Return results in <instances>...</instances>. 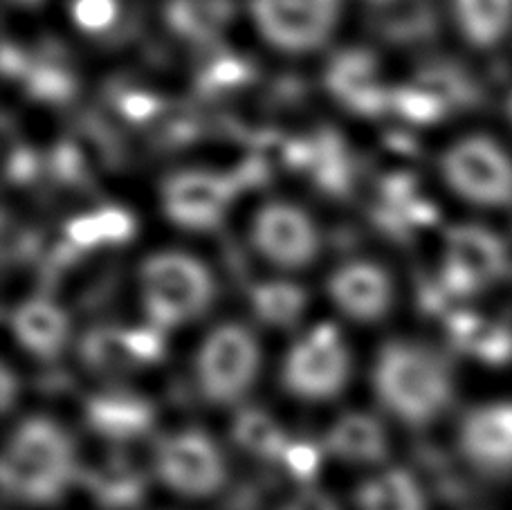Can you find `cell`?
I'll return each instance as SVG.
<instances>
[{
  "label": "cell",
  "mask_w": 512,
  "mask_h": 510,
  "mask_svg": "<svg viewBox=\"0 0 512 510\" xmlns=\"http://www.w3.org/2000/svg\"><path fill=\"white\" fill-rule=\"evenodd\" d=\"M506 266L504 245L481 227H454L447 234L445 284L450 293L468 295L497 279Z\"/></svg>",
  "instance_id": "obj_12"
},
{
  "label": "cell",
  "mask_w": 512,
  "mask_h": 510,
  "mask_svg": "<svg viewBox=\"0 0 512 510\" xmlns=\"http://www.w3.org/2000/svg\"><path fill=\"white\" fill-rule=\"evenodd\" d=\"M66 232H68V239L75 245H79V248H95V245L104 243V234H102V227H99L97 214L72 218L66 227Z\"/></svg>",
  "instance_id": "obj_31"
},
{
  "label": "cell",
  "mask_w": 512,
  "mask_h": 510,
  "mask_svg": "<svg viewBox=\"0 0 512 510\" xmlns=\"http://www.w3.org/2000/svg\"><path fill=\"white\" fill-rule=\"evenodd\" d=\"M70 79L66 75H61L59 70L45 68L32 75V93L36 97H45V99H61L70 95Z\"/></svg>",
  "instance_id": "obj_30"
},
{
  "label": "cell",
  "mask_w": 512,
  "mask_h": 510,
  "mask_svg": "<svg viewBox=\"0 0 512 510\" xmlns=\"http://www.w3.org/2000/svg\"><path fill=\"white\" fill-rule=\"evenodd\" d=\"M12 329L23 349L43 360L61 355L70 338L66 311L50 299H30L18 306L12 315Z\"/></svg>",
  "instance_id": "obj_14"
},
{
  "label": "cell",
  "mask_w": 512,
  "mask_h": 510,
  "mask_svg": "<svg viewBox=\"0 0 512 510\" xmlns=\"http://www.w3.org/2000/svg\"><path fill=\"white\" fill-rule=\"evenodd\" d=\"M120 3L117 0H72V18L84 32H106L117 21Z\"/></svg>",
  "instance_id": "obj_26"
},
{
  "label": "cell",
  "mask_w": 512,
  "mask_h": 510,
  "mask_svg": "<svg viewBox=\"0 0 512 510\" xmlns=\"http://www.w3.org/2000/svg\"><path fill=\"white\" fill-rule=\"evenodd\" d=\"M373 387L384 409L411 427L436 421L452 400V378L443 360L411 342L382 346Z\"/></svg>",
  "instance_id": "obj_2"
},
{
  "label": "cell",
  "mask_w": 512,
  "mask_h": 510,
  "mask_svg": "<svg viewBox=\"0 0 512 510\" xmlns=\"http://www.w3.org/2000/svg\"><path fill=\"white\" fill-rule=\"evenodd\" d=\"M120 108H122V113L128 117V120L144 122V120H149V117L158 113L160 102L155 97L146 95V93H128V95L122 97Z\"/></svg>",
  "instance_id": "obj_33"
},
{
  "label": "cell",
  "mask_w": 512,
  "mask_h": 510,
  "mask_svg": "<svg viewBox=\"0 0 512 510\" xmlns=\"http://www.w3.org/2000/svg\"><path fill=\"white\" fill-rule=\"evenodd\" d=\"M75 479V445L59 423L32 416L16 427L0 463L7 497L30 506H50L68 493Z\"/></svg>",
  "instance_id": "obj_1"
},
{
  "label": "cell",
  "mask_w": 512,
  "mask_h": 510,
  "mask_svg": "<svg viewBox=\"0 0 512 510\" xmlns=\"http://www.w3.org/2000/svg\"><path fill=\"white\" fill-rule=\"evenodd\" d=\"M90 490L106 510H128L144 497V479L124 466H108L88 481Z\"/></svg>",
  "instance_id": "obj_22"
},
{
  "label": "cell",
  "mask_w": 512,
  "mask_h": 510,
  "mask_svg": "<svg viewBox=\"0 0 512 510\" xmlns=\"http://www.w3.org/2000/svg\"><path fill=\"white\" fill-rule=\"evenodd\" d=\"M463 39L479 50H492L512 36V0H452Z\"/></svg>",
  "instance_id": "obj_17"
},
{
  "label": "cell",
  "mask_w": 512,
  "mask_h": 510,
  "mask_svg": "<svg viewBox=\"0 0 512 510\" xmlns=\"http://www.w3.org/2000/svg\"><path fill=\"white\" fill-rule=\"evenodd\" d=\"M391 104L396 106V111L402 117L418 124H432L441 120L447 111V102L441 95L420 88H400L398 93H393Z\"/></svg>",
  "instance_id": "obj_24"
},
{
  "label": "cell",
  "mask_w": 512,
  "mask_h": 510,
  "mask_svg": "<svg viewBox=\"0 0 512 510\" xmlns=\"http://www.w3.org/2000/svg\"><path fill=\"white\" fill-rule=\"evenodd\" d=\"M281 461L286 463V468L292 477L308 481L317 475L319 461H322V452H319V448L313 443L295 441L288 445V450L283 454Z\"/></svg>",
  "instance_id": "obj_27"
},
{
  "label": "cell",
  "mask_w": 512,
  "mask_h": 510,
  "mask_svg": "<svg viewBox=\"0 0 512 510\" xmlns=\"http://www.w3.org/2000/svg\"><path fill=\"white\" fill-rule=\"evenodd\" d=\"M81 355H84V360L88 364L104 369H111L126 360H133L131 353H128L124 331L113 329L88 333L86 340L81 342Z\"/></svg>",
  "instance_id": "obj_23"
},
{
  "label": "cell",
  "mask_w": 512,
  "mask_h": 510,
  "mask_svg": "<svg viewBox=\"0 0 512 510\" xmlns=\"http://www.w3.org/2000/svg\"><path fill=\"white\" fill-rule=\"evenodd\" d=\"M328 88L353 111L380 113L391 102L376 79V63L367 52H346L333 61L326 75Z\"/></svg>",
  "instance_id": "obj_15"
},
{
  "label": "cell",
  "mask_w": 512,
  "mask_h": 510,
  "mask_svg": "<svg viewBox=\"0 0 512 510\" xmlns=\"http://www.w3.org/2000/svg\"><path fill=\"white\" fill-rule=\"evenodd\" d=\"M142 302L155 329H173L203 315L214 302L212 272L185 252H160L144 261Z\"/></svg>",
  "instance_id": "obj_3"
},
{
  "label": "cell",
  "mask_w": 512,
  "mask_h": 510,
  "mask_svg": "<svg viewBox=\"0 0 512 510\" xmlns=\"http://www.w3.org/2000/svg\"><path fill=\"white\" fill-rule=\"evenodd\" d=\"M151 421V407L137 398L102 396L88 405V423L108 439H135L149 430Z\"/></svg>",
  "instance_id": "obj_18"
},
{
  "label": "cell",
  "mask_w": 512,
  "mask_h": 510,
  "mask_svg": "<svg viewBox=\"0 0 512 510\" xmlns=\"http://www.w3.org/2000/svg\"><path fill=\"white\" fill-rule=\"evenodd\" d=\"M99 227H102L104 243H124L133 236L135 223L128 212L120 207H106L97 212Z\"/></svg>",
  "instance_id": "obj_29"
},
{
  "label": "cell",
  "mask_w": 512,
  "mask_h": 510,
  "mask_svg": "<svg viewBox=\"0 0 512 510\" xmlns=\"http://www.w3.org/2000/svg\"><path fill=\"white\" fill-rule=\"evenodd\" d=\"M373 3H391V0H373Z\"/></svg>",
  "instance_id": "obj_37"
},
{
  "label": "cell",
  "mask_w": 512,
  "mask_h": 510,
  "mask_svg": "<svg viewBox=\"0 0 512 510\" xmlns=\"http://www.w3.org/2000/svg\"><path fill=\"white\" fill-rule=\"evenodd\" d=\"M256 30L283 52H310L333 34L340 0H252Z\"/></svg>",
  "instance_id": "obj_8"
},
{
  "label": "cell",
  "mask_w": 512,
  "mask_h": 510,
  "mask_svg": "<svg viewBox=\"0 0 512 510\" xmlns=\"http://www.w3.org/2000/svg\"><path fill=\"white\" fill-rule=\"evenodd\" d=\"M12 391H14V380H12V373L7 369L3 371V407L9 409L12 405Z\"/></svg>",
  "instance_id": "obj_35"
},
{
  "label": "cell",
  "mask_w": 512,
  "mask_h": 510,
  "mask_svg": "<svg viewBox=\"0 0 512 510\" xmlns=\"http://www.w3.org/2000/svg\"><path fill=\"white\" fill-rule=\"evenodd\" d=\"M232 182L207 171H182L162 187V207L169 221L185 230H212L227 212Z\"/></svg>",
  "instance_id": "obj_11"
},
{
  "label": "cell",
  "mask_w": 512,
  "mask_h": 510,
  "mask_svg": "<svg viewBox=\"0 0 512 510\" xmlns=\"http://www.w3.org/2000/svg\"><path fill=\"white\" fill-rule=\"evenodd\" d=\"M360 510H427L423 486L402 468L384 470L358 490Z\"/></svg>",
  "instance_id": "obj_19"
},
{
  "label": "cell",
  "mask_w": 512,
  "mask_h": 510,
  "mask_svg": "<svg viewBox=\"0 0 512 510\" xmlns=\"http://www.w3.org/2000/svg\"><path fill=\"white\" fill-rule=\"evenodd\" d=\"M328 295L355 322H378L393 306L391 277L376 263L355 261L337 268L328 279Z\"/></svg>",
  "instance_id": "obj_13"
},
{
  "label": "cell",
  "mask_w": 512,
  "mask_h": 510,
  "mask_svg": "<svg viewBox=\"0 0 512 510\" xmlns=\"http://www.w3.org/2000/svg\"><path fill=\"white\" fill-rule=\"evenodd\" d=\"M155 475L173 493L191 499L216 495L227 481V461L218 445L200 430H182L155 450Z\"/></svg>",
  "instance_id": "obj_6"
},
{
  "label": "cell",
  "mask_w": 512,
  "mask_h": 510,
  "mask_svg": "<svg viewBox=\"0 0 512 510\" xmlns=\"http://www.w3.org/2000/svg\"><path fill=\"white\" fill-rule=\"evenodd\" d=\"M128 353H131L133 360H142V362H151L158 360L162 355V335L160 329H133V331H124Z\"/></svg>",
  "instance_id": "obj_28"
},
{
  "label": "cell",
  "mask_w": 512,
  "mask_h": 510,
  "mask_svg": "<svg viewBox=\"0 0 512 510\" xmlns=\"http://www.w3.org/2000/svg\"><path fill=\"white\" fill-rule=\"evenodd\" d=\"M506 113H508V120L512 124V90L508 93V99H506Z\"/></svg>",
  "instance_id": "obj_36"
},
{
  "label": "cell",
  "mask_w": 512,
  "mask_h": 510,
  "mask_svg": "<svg viewBox=\"0 0 512 510\" xmlns=\"http://www.w3.org/2000/svg\"><path fill=\"white\" fill-rule=\"evenodd\" d=\"M216 3L203 0H173L169 5V21L178 32L189 36H205L218 23Z\"/></svg>",
  "instance_id": "obj_25"
},
{
  "label": "cell",
  "mask_w": 512,
  "mask_h": 510,
  "mask_svg": "<svg viewBox=\"0 0 512 510\" xmlns=\"http://www.w3.org/2000/svg\"><path fill=\"white\" fill-rule=\"evenodd\" d=\"M256 315L272 326H292L306 306V293L290 281H270L252 290Z\"/></svg>",
  "instance_id": "obj_21"
},
{
  "label": "cell",
  "mask_w": 512,
  "mask_h": 510,
  "mask_svg": "<svg viewBox=\"0 0 512 510\" xmlns=\"http://www.w3.org/2000/svg\"><path fill=\"white\" fill-rule=\"evenodd\" d=\"M441 173L456 196L483 209L512 207V153L490 135H468L441 158Z\"/></svg>",
  "instance_id": "obj_4"
},
{
  "label": "cell",
  "mask_w": 512,
  "mask_h": 510,
  "mask_svg": "<svg viewBox=\"0 0 512 510\" xmlns=\"http://www.w3.org/2000/svg\"><path fill=\"white\" fill-rule=\"evenodd\" d=\"M281 510H340V506H337L335 499L328 493L308 488L292 497L288 504H283Z\"/></svg>",
  "instance_id": "obj_34"
},
{
  "label": "cell",
  "mask_w": 512,
  "mask_h": 510,
  "mask_svg": "<svg viewBox=\"0 0 512 510\" xmlns=\"http://www.w3.org/2000/svg\"><path fill=\"white\" fill-rule=\"evenodd\" d=\"M250 77V68L245 66L239 59H218L212 72H209V81L214 86H223V88H232L236 84H243Z\"/></svg>",
  "instance_id": "obj_32"
},
{
  "label": "cell",
  "mask_w": 512,
  "mask_h": 510,
  "mask_svg": "<svg viewBox=\"0 0 512 510\" xmlns=\"http://www.w3.org/2000/svg\"><path fill=\"white\" fill-rule=\"evenodd\" d=\"M326 448L349 463H382L389 457V436L378 418L353 412L337 418Z\"/></svg>",
  "instance_id": "obj_16"
},
{
  "label": "cell",
  "mask_w": 512,
  "mask_h": 510,
  "mask_svg": "<svg viewBox=\"0 0 512 510\" xmlns=\"http://www.w3.org/2000/svg\"><path fill=\"white\" fill-rule=\"evenodd\" d=\"M459 450L481 475H512V400L470 409L459 425Z\"/></svg>",
  "instance_id": "obj_10"
},
{
  "label": "cell",
  "mask_w": 512,
  "mask_h": 510,
  "mask_svg": "<svg viewBox=\"0 0 512 510\" xmlns=\"http://www.w3.org/2000/svg\"><path fill=\"white\" fill-rule=\"evenodd\" d=\"M261 349L241 324H221L200 344L196 360L198 389L207 403L234 405L259 376Z\"/></svg>",
  "instance_id": "obj_5"
},
{
  "label": "cell",
  "mask_w": 512,
  "mask_h": 510,
  "mask_svg": "<svg viewBox=\"0 0 512 510\" xmlns=\"http://www.w3.org/2000/svg\"><path fill=\"white\" fill-rule=\"evenodd\" d=\"M252 243L261 257L281 270H301L319 254V232L304 209L268 203L254 216Z\"/></svg>",
  "instance_id": "obj_9"
},
{
  "label": "cell",
  "mask_w": 512,
  "mask_h": 510,
  "mask_svg": "<svg viewBox=\"0 0 512 510\" xmlns=\"http://www.w3.org/2000/svg\"><path fill=\"white\" fill-rule=\"evenodd\" d=\"M232 436L239 443V448L265 461L283 459L290 445L281 425L261 409H243V412H239L232 427Z\"/></svg>",
  "instance_id": "obj_20"
},
{
  "label": "cell",
  "mask_w": 512,
  "mask_h": 510,
  "mask_svg": "<svg viewBox=\"0 0 512 510\" xmlns=\"http://www.w3.org/2000/svg\"><path fill=\"white\" fill-rule=\"evenodd\" d=\"M351 376L349 351L333 326H317L290 351L281 380L301 400H331L342 394Z\"/></svg>",
  "instance_id": "obj_7"
}]
</instances>
